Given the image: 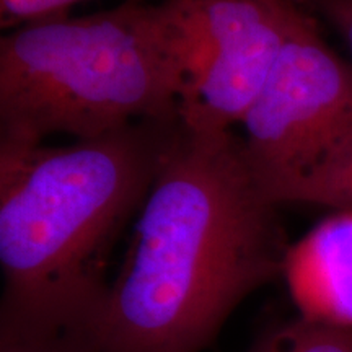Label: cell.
Here are the masks:
<instances>
[{
    "label": "cell",
    "mask_w": 352,
    "mask_h": 352,
    "mask_svg": "<svg viewBox=\"0 0 352 352\" xmlns=\"http://www.w3.org/2000/svg\"><path fill=\"white\" fill-rule=\"evenodd\" d=\"M289 245L232 131L182 124L140 208L126 261L77 334L90 352H199Z\"/></svg>",
    "instance_id": "obj_1"
},
{
    "label": "cell",
    "mask_w": 352,
    "mask_h": 352,
    "mask_svg": "<svg viewBox=\"0 0 352 352\" xmlns=\"http://www.w3.org/2000/svg\"><path fill=\"white\" fill-rule=\"evenodd\" d=\"M178 126L139 122L59 147L0 139L2 334L80 333Z\"/></svg>",
    "instance_id": "obj_2"
},
{
    "label": "cell",
    "mask_w": 352,
    "mask_h": 352,
    "mask_svg": "<svg viewBox=\"0 0 352 352\" xmlns=\"http://www.w3.org/2000/svg\"><path fill=\"white\" fill-rule=\"evenodd\" d=\"M182 74L166 3L16 26L0 39V139H96L179 122Z\"/></svg>",
    "instance_id": "obj_3"
},
{
    "label": "cell",
    "mask_w": 352,
    "mask_h": 352,
    "mask_svg": "<svg viewBox=\"0 0 352 352\" xmlns=\"http://www.w3.org/2000/svg\"><path fill=\"white\" fill-rule=\"evenodd\" d=\"M182 74L179 124L228 132L241 124L307 10L290 0H166Z\"/></svg>",
    "instance_id": "obj_4"
},
{
    "label": "cell",
    "mask_w": 352,
    "mask_h": 352,
    "mask_svg": "<svg viewBox=\"0 0 352 352\" xmlns=\"http://www.w3.org/2000/svg\"><path fill=\"white\" fill-rule=\"evenodd\" d=\"M241 126L245 157L267 197L352 142V64L328 46L308 13Z\"/></svg>",
    "instance_id": "obj_5"
},
{
    "label": "cell",
    "mask_w": 352,
    "mask_h": 352,
    "mask_svg": "<svg viewBox=\"0 0 352 352\" xmlns=\"http://www.w3.org/2000/svg\"><path fill=\"white\" fill-rule=\"evenodd\" d=\"M284 277L303 318L352 328V208L289 246Z\"/></svg>",
    "instance_id": "obj_6"
},
{
    "label": "cell",
    "mask_w": 352,
    "mask_h": 352,
    "mask_svg": "<svg viewBox=\"0 0 352 352\" xmlns=\"http://www.w3.org/2000/svg\"><path fill=\"white\" fill-rule=\"evenodd\" d=\"M274 204H316L352 208V142L310 175L271 192Z\"/></svg>",
    "instance_id": "obj_7"
},
{
    "label": "cell",
    "mask_w": 352,
    "mask_h": 352,
    "mask_svg": "<svg viewBox=\"0 0 352 352\" xmlns=\"http://www.w3.org/2000/svg\"><path fill=\"white\" fill-rule=\"evenodd\" d=\"M246 352H352V328L298 316L267 329Z\"/></svg>",
    "instance_id": "obj_8"
},
{
    "label": "cell",
    "mask_w": 352,
    "mask_h": 352,
    "mask_svg": "<svg viewBox=\"0 0 352 352\" xmlns=\"http://www.w3.org/2000/svg\"><path fill=\"white\" fill-rule=\"evenodd\" d=\"M80 0H0L3 25H26L33 21L65 16V12Z\"/></svg>",
    "instance_id": "obj_9"
},
{
    "label": "cell",
    "mask_w": 352,
    "mask_h": 352,
    "mask_svg": "<svg viewBox=\"0 0 352 352\" xmlns=\"http://www.w3.org/2000/svg\"><path fill=\"white\" fill-rule=\"evenodd\" d=\"M0 352H90L74 336L26 338L2 334Z\"/></svg>",
    "instance_id": "obj_10"
},
{
    "label": "cell",
    "mask_w": 352,
    "mask_h": 352,
    "mask_svg": "<svg viewBox=\"0 0 352 352\" xmlns=\"http://www.w3.org/2000/svg\"><path fill=\"white\" fill-rule=\"evenodd\" d=\"M315 8L323 13L340 32L352 64V0H318Z\"/></svg>",
    "instance_id": "obj_11"
}]
</instances>
